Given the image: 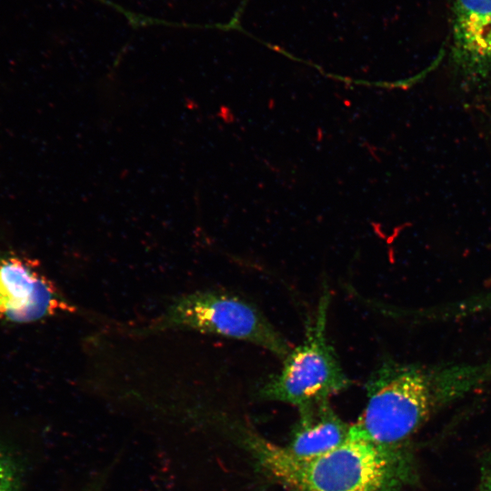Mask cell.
<instances>
[{
    "instance_id": "obj_1",
    "label": "cell",
    "mask_w": 491,
    "mask_h": 491,
    "mask_svg": "<svg viewBox=\"0 0 491 491\" xmlns=\"http://www.w3.org/2000/svg\"><path fill=\"white\" fill-rule=\"evenodd\" d=\"M491 385V359L400 363L386 360L366 384L367 402L349 435L383 448L410 437L448 406Z\"/></svg>"
},
{
    "instance_id": "obj_2",
    "label": "cell",
    "mask_w": 491,
    "mask_h": 491,
    "mask_svg": "<svg viewBox=\"0 0 491 491\" xmlns=\"http://www.w3.org/2000/svg\"><path fill=\"white\" fill-rule=\"evenodd\" d=\"M247 445L261 469L285 491H402L416 477L406 446L383 448L349 435L334 450L300 459L255 434Z\"/></svg>"
},
{
    "instance_id": "obj_3",
    "label": "cell",
    "mask_w": 491,
    "mask_h": 491,
    "mask_svg": "<svg viewBox=\"0 0 491 491\" xmlns=\"http://www.w3.org/2000/svg\"><path fill=\"white\" fill-rule=\"evenodd\" d=\"M184 329L238 339L259 346L284 359L288 342L252 304L236 296L201 290L177 297L150 324L137 330L150 335Z\"/></svg>"
},
{
    "instance_id": "obj_4",
    "label": "cell",
    "mask_w": 491,
    "mask_h": 491,
    "mask_svg": "<svg viewBox=\"0 0 491 491\" xmlns=\"http://www.w3.org/2000/svg\"><path fill=\"white\" fill-rule=\"evenodd\" d=\"M329 301L330 294L325 288L316 316L307 323L303 342L291 348L283 359L281 370L262 384L261 397L290 404L299 409L328 400L351 385L327 341Z\"/></svg>"
},
{
    "instance_id": "obj_5",
    "label": "cell",
    "mask_w": 491,
    "mask_h": 491,
    "mask_svg": "<svg viewBox=\"0 0 491 491\" xmlns=\"http://www.w3.org/2000/svg\"><path fill=\"white\" fill-rule=\"evenodd\" d=\"M71 303L35 260L0 253V320L15 324L72 314Z\"/></svg>"
},
{
    "instance_id": "obj_6",
    "label": "cell",
    "mask_w": 491,
    "mask_h": 491,
    "mask_svg": "<svg viewBox=\"0 0 491 491\" xmlns=\"http://www.w3.org/2000/svg\"><path fill=\"white\" fill-rule=\"evenodd\" d=\"M450 59L464 83L491 85V0H453Z\"/></svg>"
},
{
    "instance_id": "obj_7",
    "label": "cell",
    "mask_w": 491,
    "mask_h": 491,
    "mask_svg": "<svg viewBox=\"0 0 491 491\" xmlns=\"http://www.w3.org/2000/svg\"><path fill=\"white\" fill-rule=\"evenodd\" d=\"M289 443L285 449L293 456L309 459L328 453L349 437L350 425L333 410L328 400L301 407Z\"/></svg>"
},
{
    "instance_id": "obj_8",
    "label": "cell",
    "mask_w": 491,
    "mask_h": 491,
    "mask_svg": "<svg viewBox=\"0 0 491 491\" xmlns=\"http://www.w3.org/2000/svg\"><path fill=\"white\" fill-rule=\"evenodd\" d=\"M19 474L10 456L0 451V491H19Z\"/></svg>"
},
{
    "instance_id": "obj_9",
    "label": "cell",
    "mask_w": 491,
    "mask_h": 491,
    "mask_svg": "<svg viewBox=\"0 0 491 491\" xmlns=\"http://www.w3.org/2000/svg\"><path fill=\"white\" fill-rule=\"evenodd\" d=\"M470 305L473 310L478 315L491 312V287L473 294L470 299Z\"/></svg>"
},
{
    "instance_id": "obj_10",
    "label": "cell",
    "mask_w": 491,
    "mask_h": 491,
    "mask_svg": "<svg viewBox=\"0 0 491 491\" xmlns=\"http://www.w3.org/2000/svg\"><path fill=\"white\" fill-rule=\"evenodd\" d=\"M478 491H491V447L481 462Z\"/></svg>"
}]
</instances>
